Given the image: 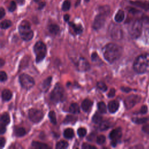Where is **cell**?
Segmentation results:
<instances>
[{"mask_svg": "<svg viewBox=\"0 0 149 149\" xmlns=\"http://www.w3.org/2000/svg\"><path fill=\"white\" fill-rule=\"evenodd\" d=\"M77 134L79 137H83L84 136H85L87 134V130L84 127H80L77 129Z\"/></svg>", "mask_w": 149, "mask_h": 149, "instance_id": "8d00e7d4", "label": "cell"}, {"mask_svg": "<svg viewBox=\"0 0 149 149\" xmlns=\"http://www.w3.org/2000/svg\"><path fill=\"white\" fill-rule=\"evenodd\" d=\"M69 19H70V16H69V15H68V14H65V15H64V16H63V20H64L65 22H68L69 20Z\"/></svg>", "mask_w": 149, "mask_h": 149, "instance_id": "816d5d0a", "label": "cell"}, {"mask_svg": "<svg viewBox=\"0 0 149 149\" xmlns=\"http://www.w3.org/2000/svg\"><path fill=\"white\" fill-rule=\"evenodd\" d=\"M91 58L92 61H97V59L98 58V55H97V54L96 52H93L91 54Z\"/></svg>", "mask_w": 149, "mask_h": 149, "instance_id": "7dc6e473", "label": "cell"}, {"mask_svg": "<svg viewBox=\"0 0 149 149\" xmlns=\"http://www.w3.org/2000/svg\"><path fill=\"white\" fill-rule=\"evenodd\" d=\"M105 140H106L105 136L103 134H101L97 137V140H96L97 143L99 145H101L105 143Z\"/></svg>", "mask_w": 149, "mask_h": 149, "instance_id": "f35d334b", "label": "cell"}, {"mask_svg": "<svg viewBox=\"0 0 149 149\" xmlns=\"http://www.w3.org/2000/svg\"><path fill=\"white\" fill-rule=\"evenodd\" d=\"M122 129L120 127L116 128L110 132L109 134V137L111 140H112L111 146H112L113 147H115L116 146L118 141L122 137Z\"/></svg>", "mask_w": 149, "mask_h": 149, "instance_id": "7c38bea8", "label": "cell"}, {"mask_svg": "<svg viewBox=\"0 0 149 149\" xmlns=\"http://www.w3.org/2000/svg\"><path fill=\"white\" fill-rule=\"evenodd\" d=\"M132 120L133 122L137 123V124H141L146 122L147 120V119L146 118H133Z\"/></svg>", "mask_w": 149, "mask_h": 149, "instance_id": "74e56055", "label": "cell"}, {"mask_svg": "<svg viewBox=\"0 0 149 149\" xmlns=\"http://www.w3.org/2000/svg\"><path fill=\"white\" fill-rule=\"evenodd\" d=\"M16 2L19 5H23L25 3V0H16Z\"/></svg>", "mask_w": 149, "mask_h": 149, "instance_id": "f5cc1de1", "label": "cell"}, {"mask_svg": "<svg viewBox=\"0 0 149 149\" xmlns=\"http://www.w3.org/2000/svg\"><path fill=\"white\" fill-rule=\"evenodd\" d=\"M97 107H98V111L101 113H105L107 112V106L105 102L102 101L98 102L97 104Z\"/></svg>", "mask_w": 149, "mask_h": 149, "instance_id": "f1b7e54d", "label": "cell"}, {"mask_svg": "<svg viewBox=\"0 0 149 149\" xmlns=\"http://www.w3.org/2000/svg\"><path fill=\"white\" fill-rule=\"evenodd\" d=\"M81 148H84V149H95L96 147L95 146H91L90 144H88L87 143H83L82 144V146H81Z\"/></svg>", "mask_w": 149, "mask_h": 149, "instance_id": "60d3db41", "label": "cell"}, {"mask_svg": "<svg viewBox=\"0 0 149 149\" xmlns=\"http://www.w3.org/2000/svg\"><path fill=\"white\" fill-rule=\"evenodd\" d=\"M84 1L87 3V2H90V0H84Z\"/></svg>", "mask_w": 149, "mask_h": 149, "instance_id": "9f6ffc18", "label": "cell"}, {"mask_svg": "<svg viewBox=\"0 0 149 149\" xmlns=\"http://www.w3.org/2000/svg\"><path fill=\"white\" fill-rule=\"evenodd\" d=\"M17 8V3L16 2H15V1H11L10 2V4L8 8V11L10 12H14Z\"/></svg>", "mask_w": 149, "mask_h": 149, "instance_id": "e575fe53", "label": "cell"}, {"mask_svg": "<svg viewBox=\"0 0 149 149\" xmlns=\"http://www.w3.org/2000/svg\"><path fill=\"white\" fill-rule=\"evenodd\" d=\"M115 90L114 88H111L109 91V92L108 94V97L109 98H112L113 97L115 96Z\"/></svg>", "mask_w": 149, "mask_h": 149, "instance_id": "7bdbcfd3", "label": "cell"}, {"mask_svg": "<svg viewBox=\"0 0 149 149\" xmlns=\"http://www.w3.org/2000/svg\"><path fill=\"white\" fill-rule=\"evenodd\" d=\"M6 126L0 124V133H1V134H4L6 132Z\"/></svg>", "mask_w": 149, "mask_h": 149, "instance_id": "f6af8a7d", "label": "cell"}, {"mask_svg": "<svg viewBox=\"0 0 149 149\" xmlns=\"http://www.w3.org/2000/svg\"><path fill=\"white\" fill-rule=\"evenodd\" d=\"M5 10L3 7L0 8V19H2L5 15Z\"/></svg>", "mask_w": 149, "mask_h": 149, "instance_id": "bcb514c9", "label": "cell"}, {"mask_svg": "<svg viewBox=\"0 0 149 149\" xmlns=\"http://www.w3.org/2000/svg\"><path fill=\"white\" fill-rule=\"evenodd\" d=\"M31 146L34 148H37V149H46V148H49L47 144L41 143V142L36 141H33L31 143Z\"/></svg>", "mask_w": 149, "mask_h": 149, "instance_id": "7402d4cb", "label": "cell"}, {"mask_svg": "<svg viewBox=\"0 0 149 149\" xmlns=\"http://www.w3.org/2000/svg\"><path fill=\"white\" fill-rule=\"evenodd\" d=\"M12 97V92L8 89H4L1 93V98L3 101H9Z\"/></svg>", "mask_w": 149, "mask_h": 149, "instance_id": "ac0fdd59", "label": "cell"}, {"mask_svg": "<svg viewBox=\"0 0 149 149\" xmlns=\"http://www.w3.org/2000/svg\"><path fill=\"white\" fill-rule=\"evenodd\" d=\"M14 134L16 137H22L26 134V131L24 128L22 127L16 126L14 128Z\"/></svg>", "mask_w": 149, "mask_h": 149, "instance_id": "44dd1931", "label": "cell"}, {"mask_svg": "<svg viewBox=\"0 0 149 149\" xmlns=\"http://www.w3.org/2000/svg\"><path fill=\"white\" fill-rule=\"evenodd\" d=\"M75 65L77 69L80 72H86L90 68V65L87 60L81 56L77 61Z\"/></svg>", "mask_w": 149, "mask_h": 149, "instance_id": "4fadbf2b", "label": "cell"}, {"mask_svg": "<svg viewBox=\"0 0 149 149\" xmlns=\"http://www.w3.org/2000/svg\"><path fill=\"white\" fill-rule=\"evenodd\" d=\"M97 87L98 88L99 90H100L101 91H102L103 92L106 91L107 90V88H108L106 84L102 81H98L97 83Z\"/></svg>", "mask_w": 149, "mask_h": 149, "instance_id": "d590c367", "label": "cell"}, {"mask_svg": "<svg viewBox=\"0 0 149 149\" xmlns=\"http://www.w3.org/2000/svg\"><path fill=\"white\" fill-rule=\"evenodd\" d=\"M111 126V124L108 121H104V122H101L100 123L99 127H98V129L100 131H104L106 130L107 129H108Z\"/></svg>", "mask_w": 149, "mask_h": 149, "instance_id": "4316f807", "label": "cell"}, {"mask_svg": "<svg viewBox=\"0 0 149 149\" xmlns=\"http://www.w3.org/2000/svg\"><path fill=\"white\" fill-rule=\"evenodd\" d=\"M4 63H5V61H3V59H0V65H1V66L2 67V66H3V65H4Z\"/></svg>", "mask_w": 149, "mask_h": 149, "instance_id": "db71d44e", "label": "cell"}, {"mask_svg": "<svg viewBox=\"0 0 149 149\" xmlns=\"http://www.w3.org/2000/svg\"><path fill=\"white\" fill-rule=\"evenodd\" d=\"M28 115L30 120L34 123L40 122L44 117L43 112L41 110L35 108L29 109Z\"/></svg>", "mask_w": 149, "mask_h": 149, "instance_id": "9c48e42d", "label": "cell"}, {"mask_svg": "<svg viewBox=\"0 0 149 149\" xmlns=\"http://www.w3.org/2000/svg\"><path fill=\"white\" fill-rule=\"evenodd\" d=\"M130 3L134 6H139V7L142 8L143 9H145L147 10L149 9V3H146L144 2H140V1H133V2H130Z\"/></svg>", "mask_w": 149, "mask_h": 149, "instance_id": "484cf974", "label": "cell"}, {"mask_svg": "<svg viewBox=\"0 0 149 149\" xmlns=\"http://www.w3.org/2000/svg\"><path fill=\"white\" fill-rule=\"evenodd\" d=\"M5 139L3 137H1L0 139V145H1V148H3L5 146Z\"/></svg>", "mask_w": 149, "mask_h": 149, "instance_id": "f907efd6", "label": "cell"}, {"mask_svg": "<svg viewBox=\"0 0 149 149\" xmlns=\"http://www.w3.org/2000/svg\"><path fill=\"white\" fill-rule=\"evenodd\" d=\"M46 5V2H38V10H41Z\"/></svg>", "mask_w": 149, "mask_h": 149, "instance_id": "ee69618b", "label": "cell"}, {"mask_svg": "<svg viewBox=\"0 0 149 149\" xmlns=\"http://www.w3.org/2000/svg\"><path fill=\"white\" fill-rule=\"evenodd\" d=\"M69 26L73 30L74 32L76 34H80L83 31V27L80 24H75L72 22H68Z\"/></svg>", "mask_w": 149, "mask_h": 149, "instance_id": "9a60e30c", "label": "cell"}, {"mask_svg": "<svg viewBox=\"0 0 149 149\" xmlns=\"http://www.w3.org/2000/svg\"><path fill=\"white\" fill-rule=\"evenodd\" d=\"M122 52V47L115 43H109L102 48L104 58L110 63L118 60L121 56Z\"/></svg>", "mask_w": 149, "mask_h": 149, "instance_id": "6da1fadb", "label": "cell"}, {"mask_svg": "<svg viewBox=\"0 0 149 149\" xmlns=\"http://www.w3.org/2000/svg\"><path fill=\"white\" fill-rule=\"evenodd\" d=\"M52 81V77L49 76L48 77H47V79H45L42 83L41 84V88H42V91L44 92H46L48 91V90L49 89L50 85H51V83Z\"/></svg>", "mask_w": 149, "mask_h": 149, "instance_id": "e0dca14e", "label": "cell"}, {"mask_svg": "<svg viewBox=\"0 0 149 149\" xmlns=\"http://www.w3.org/2000/svg\"><path fill=\"white\" fill-rule=\"evenodd\" d=\"M35 2H37V3H38L40 2H41L42 0H33Z\"/></svg>", "mask_w": 149, "mask_h": 149, "instance_id": "11a10c76", "label": "cell"}, {"mask_svg": "<svg viewBox=\"0 0 149 149\" xmlns=\"http://www.w3.org/2000/svg\"><path fill=\"white\" fill-rule=\"evenodd\" d=\"M125 19V12L123 10H119L115 15L114 19L116 22L120 23L122 22Z\"/></svg>", "mask_w": 149, "mask_h": 149, "instance_id": "ffe728a7", "label": "cell"}, {"mask_svg": "<svg viewBox=\"0 0 149 149\" xmlns=\"http://www.w3.org/2000/svg\"><path fill=\"white\" fill-rule=\"evenodd\" d=\"M9 122L10 118L8 113L6 112L2 113L1 116V124L6 126L9 123Z\"/></svg>", "mask_w": 149, "mask_h": 149, "instance_id": "603a6c76", "label": "cell"}, {"mask_svg": "<svg viewBox=\"0 0 149 149\" xmlns=\"http://www.w3.org/2000/svg\"><path fill=\"white\" fill-rule=\"evenodd\" d=\"M33 51L36 55V61L37 63H39L44 59L46 55L47 47L43 42L38 41L35 44Z\"/></svg>", "mask_w": 149, "mask_h": 149, "instance_id": "8992f818", "label": "cell"}, {"mask_svg": "<svg viewBox=\"0 0 149 149\" xmlns=\"http://www.w3.org/2000/svg\"><path fill=\"white\" fill-rule=\"evenodd\" d=\"M12 23L10 20L5 19L1 22V28L2 29H7L12 26Z\"/></svg>", "mask_w": 149, "mask_h": 149, "instance_id": "4dcf8cb0", "label": "cell"}, {"mask_svg": "<svg viewBox=\"0 0 149 149\" xmlns=\"http://www.w3.org/2000/svg\"><path fill=\"white\" fill-rule=\"evenodd\" d=\"M63 136L67 139H71L74 137L73 130L71 128H67L63 132Z\"/></svg>", "mask_w": 149, "mask_h": 149, "instance_id": "d4e9b609", "label": "cell"}, {"mask_svg": "<svg viewBox=\"0 0 149 149\" xmlns=\"http://www.w3.org/2000/svg\"><path fill=\"white\" fill-rule=\"evenodd\" d=\"M69 111L73 114H78L80 113V107L77 103H72L69 108Z\"/></svg>", "mask_w": 149, "mask_h": 149, "instance_id": "cb8c5ba5", "label": "cell"}, {"mask_svg": "<svg viewBox=\"0 0 149 149\" xmlns=\"http://www.w3.org/2000/svg\"><path fill=\"white\" fill-rule=\"evenodd\" d=\"M121 90L123 92H125V93H129L130 92V91H132V89L129 87H121L120 88Z\"/></svg>", "mask_w": 149, "mask_h": 149, "instance_id": "681fc988", "label": "cell"}, {"mask_svg": "<svg viewBox=\"0 0 149 149\" xmlns=\"http://www.w3.org/2000/svg\"><path fill=\"white\" fill-rule=\"evenodd\" d=\"M71 7V2L69 0H65L62 5V10L64 12L68 11Z\"/></svg>", "mask_w": 149, "mask_h": 149, "instance_id": "1f68e13d", "label": "cell"}, {"mask_svg": "<svg viewBox=\"0 0 149 149\" xmlns=\"http://www.w3.org/2000/svg\"><path fill=\"white\" fill-rule=\"evenodd\" d=\"M7 74L4 71L0 72V80L1 82L5 81L7 80Z\"/></svg>", "mask_w": 149, "mask_h": 149, "instance_id": "ab89813d", "label": "cell"}, {"mask_svg": "<svg viewBox=\"0 0 149 149\" xmlns=\"http://www.w3.org/2000/svg\"><path fill=\"white\" fill-rule=\"evenodd\" d=\"M69 146V144L67 141L62 140L58 141L56 144V148L57 149H62V148H66Z\"/></svg>", "mask_w": 149, "mask_h": 149, "instance_id": "d6a6232c", "label": "cell"}, {"mask_svg": "<svg viewBox=\"0 0 149 149\" xmlns=\"http://www.w3.org/2000/svg\"><path fill=\"white\" fill-rule=\"evenodd\" d=\"M19 80L21 86L27 90L31 88L35 84L34 79L30 75L26 73L20 74L19 77Z\"/></svg>", "mask_w": 149, "mask_h": 149, "instance_id": "52a82bcc", "label": "cell"}, {"mask_svg": "<svg viewBox=\"0 0 149 149\" xmlns=\"http://www.w3.org/2000/svg\"><path fill=\"white\" fill-rule=\"evenodd\" d=\"M49 98L54 104L62 102L65 100V92L61 84H56L50 94Z\"/></svg>", "mask_w": 149, "mask_h": 149, "instance_id": "5b68a950", "label": "cell"}, {"mask_svg": "<svg viewBox=\"0 0 149 149\" xmlns=\"http://www.w3.org/2000/svg\"><path fill=\"white\" fill-rule=\"evenodd\" d=\"M102 117L101 115L98 112L95 113L94 115L93 116L92 121L94 123H96V124L100 123L102 122Z\"/></svg>", "mask_w": 149, "mask_h": 149, "instance_id": "83f0119b", "label": "cell"}, {"mask_svg": "<svg viewBox=\"0 0 149 149\" xmlns=\"http://www.w3.org/2000/svg\"><path fill=\"white\" fill-rule=\"evenodd\" d=\"M48 117H49V120H50V121L52 123H53L54 125L56 124V115H55V113L54 111H49V112L48 113Z\"/></svg>", "mask_w": 149, "mask_h": 149, "instance_id": "836d02e7", "label": "cell"}, {"mask_svg": "<svg viewBox=\"0 0 149 149\" xmlns=\"http://www.w3.org/2000/svg\"><path fill=\"white\" fill-rule=\"evenodd\" d=\"M93 102L89 99H85L81 103V107L85 112H88L91 109Z\"/></svg>", "mask_w": 149, "mask_h": 149, "instance_id": "2e32d148", "label": "cell"}, {"mask_svg": "<svg viewBox=\"0 0 149 149\" xmlns=\"http://www.w3.org/2000/svg\"><path fill=\"white\" fill-rule=\"evenodd\" d=\"M99 13L95 16L93 23V29L98 30L101 29L105 24L106 18L111 12L110 6L108 5L100 6L98 8Z\"/></svg>", "mask_w": 149, "mask_h": 149, "instance_id": "7a4b0ae2", "label": "cell"}, {"mask_svg": "<svg viewBox=\"0 0 149 149\" xmlns=\"http://www.w3.org/2000/svg\"><path fill=\"white\" fill-rule=\"evenodd\" d=\"M109 32L111 38L113 40H118L122 38V30L119 25L112 23L109 26Z\"/></svg>", "mask_w": 149, "mask_h": 149, "instance_id": "30bf717a", "label": "cell"}, {"mask_svg": "<svg viewBox=\"0 0 149 149\" xmlns=\"http://www.w3.org/2000/svg\"><path fill=\"white\" fill-rule=\"evenodd\" d=\"M119 102L116 100H113L110 101L108 104V109L110 113H114L119 109Z\"/></svg>", "mask_w": 149, "mask_h": 149, "instance_id": "5bb4252c", "label": "cell"}, {"mask_svg": "<svg viewBox=\"0 0 149 149\" xmlns=\"http://www.w3.org/2000/svg\"><path fill=\"white\" fill-rule=\"evenodd\" d=\"M147 109H147V107L146 105H143V106L141 107V108H140L139 112H140V113H141V114H145V113H147Z\"/></svg>", "mask_w": 149, "mask_h": 149, "instance_id": "b9f144b4", "label": "cell"}, {"mask_svg": "<svg viewBox=\"0 0 149 149\" xmlns=\"http://www.w3.org/2000/svg\"><path fill=\"white\" fill-rule=\"evenodd\" d=\"M133 69L137 73L140 74L149 72V54L139 55L134 62Z\"/></svg>", "mask_w": 149, "mask_h": 149, "instance_id": "3957f363", "label": "cell"}, {"mask_svg": "<svg viewBox=\"0 0 149 149\" xmlns=\"http://www.w3.org/2000/svg\"><path fill=\"white\" fill-rule=\"evenodd\" d=\"M141 100V97L136 95V94H132L129 95L126 98L125 100L124 104L125 107L127 109H130L133 107L136 104L139 103Z\"/></svg>", "mask_w": 149, "mask_h": 149, "instance_id": "8fae6325", "label": "cell"}, {"mask_svg": "<svg viewBox=\"0 0 149 149\" xmlns=\"http://www.w3.org/2000/svg\"><path fill=\"white\" fill-rule=\"evenodd\" d=\"M19 33L21 38L26 41L31 40L34 36L33 31L31 29V25L27 20H23L18 27Z\"/></svg>", "mask_w": 149, "mask_h": 149, "instance_id": "277c9868", "label": "cell"}, {"mask_svg": "<svg viewBox=\"0 0 149 149\" xmlns=\"http://www.w3.org/2000/svg\"><path fill=\"white\" fill-rule=\"evenodd\" d=\"M142 130L144 132L149 134V125H146L143 126L142 127Z\"/></svg>", "mask_w": 149, "mask_h": 149, "instance_id": "c3c4849f", "label": "cell"}, {"mask_svg": "<svg viewBox=\"0 0 149 149\" xmlns=\"http://www.w3.org/2000/svg\"><path fill=\"white\" fill-rule=\"evenodd\" d=\"M129 32L132 38H137L142 32V22L140 20L134 21L129 29Z\"/></svg>", "mask_w": 149, "mask_h": 149, "instance_id": "ba28073f", "label": "cell"}, {"mask_svg": "<svg viewBox=\"0 0 149 149\" xmlns=\"http://www.w3.org/2000/svg\"><path fill=\"white\" fill-rule=\"evenodd\" d=\"M48 30L51 34L53 35H56L59 33L60 31V28L58 24L52 23L49 25Z\"/></svg>", "mask_w": 149, "mask_h": 149, "instance_id": "d6986e66", "label": "cell"}, {"mask_svg": "<svg viewBox=\"0 0 149 149\" xmlns=\"http://www.w3.org/2000/svg\"><path fill=\"white\" fill-rule=\"evenodd\" d=\"M77 118L72 115H67L66 118L63 121V123L69 124V123H74L77 120Z\"/></svg>", "mask_w": 149, "mask_h": 149, "instance_id": "f546056e", "label": "cell"}]
</instances>
